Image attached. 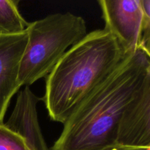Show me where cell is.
Segmentation results:
<instances>
[{
    "label": "cell",
    "mask_w": 150,
    "mask_h": 150,
    "mask_svg": "<svg viewBox=\"0 0 150 150\" xmlns=\"http://www.w3.org/2000/svg\"><path fill=\"white\" fill-rule=\"evenodd\" d=\"M150 76V56L141 48L117 68L72 113L50 150H103L117 145L125 108Z\"/></svg>",
    "instance_id": "1"
},
{
    "label": "cell",
    "mask_w": 150,
    "mask_h": 150,
    "mask_svg": "<svg viewBox=\"0 0 150 150\" xmlns=\"http://www.w3.org/2000/svg\"><path fill=\"white\" fill-rule=\"evenodd\" d=\"M126 56L117 40L97 29L66 51L46 76L42 100L52 121L64 124Z\"/></svg>",
    "instance_id": "2"
},
{
    "label": "cell",
    "mask_w": 150,
    "mask_h": 150,
    "mask_svg": "<svg viewBox=\"0 0 150 150\" xmlns=\"http://www.w3.org/2000/svg\"><path fill=\"white\" fill-rule=\"evenodd\" d=\"M18 84L29 86L45 78L66 51L87 35L86 21L70 12L48 15L29 23Z\"/></svg>",
    "instance_id": "3"
},
{
    "label": "cell",
    "mask_w": 150,
    "mask_h": 150,
    "mask_svg": "<svg viewBox=\"0 0 150 150\" xmlns=\"http://www.w3.org/2000/svg\"><path fill=\"white\" fill-rule=\"evenodd\" d=\"M106 31L118 41L125 55L139 48L142 10L140 0H99Z\"/></svg>",
    "instance_id": "4"
},
{
    "label": "cell",
    "mask_w": 150,
    "mask_h": 150,
    "mask_svg": "<svg viewBox=\"0 0 150 150\" xmlns=\"http://www.w3.org/2000/svg\"><path fill=\"white\" fill-rule=\"evenodd\" d=\"M117 145L150 147V76L122 114Z\"/></svg>",
    "instance_id": "5"
},
{
    "label": "cell",
    "mask_w": 150,
    "mask_h": 150,
    "mask_svg": "<svg viewBox=\"0 0 150 150\" xmlns=\"http://www.w3.org/2000/svg\"><path fill=\"white\" fill-rule=\"evenodd\" d=\"M27 42V34L0 35V125L18 84L20 64Z\"/></svg>",
    "instance_id": "6"
},
{
    "label": "cell",
    "mask_w": 150,
    "mask_h": 150,
    "mask_svg": "<svg viewBox=\"0 0 150 150\" xmlns=\"http://www.w3.org/2000/svg\"><path fill=\"white\" fill-rule=\"evenodd\" d=\"M42 100L25 86L17 96L16 105L4 126L21 137L31 150H50L42 136L37 111V104Z\"/></svg>",
    "instance_id": "7"
},
{
    "label": "cell",
    "mask_w": 150,
    "mask_h": 150,
    "mask_svg": "<svg viewBox=\"0 0 150 150\" xmlns=\"http://www.w3.org/2000/svg\"><path fill=\"white\" fill-rule=\"evenodd\" d=\"M18 0H0V35L25 32L29 23L18 10Z\"/></svg>",
    "instance_id": "8"
},
{
    "label": "cell",
    "mask_w": 150,
    "mask_h": 150,
    "mask_svg": "<svg viewBox=\"0 0 150 150\" xmlns=\"http://www.w3.org/2000/svg\"><path fill=\"white\" fill-rule=\"evenodd\" d=\"M0 150H31L25 141L4 125H0Z\"/></svg>",
    "instance_id": "9"
},
{
    "label": "cell",
    "mask_w": 150,
    "mask_h": 150,
    "mask_svg": "<svg viewBox=\"0 0 150 150\" xmlns=\"http://www.w3.org/2000/svg\"><path fill=\"white\" fill-rule=\"evenodd\" d=\"M140 4L142 22L139 48L150 56V0H140Z\"/></svg>",
    "instance_id": "10"
},
{
    "label": "cell",
    "mask_w": 150,
    "mask_h": 150,
    "mask_svg": "<svg viewBox=\"0 0 150 150\" xmlns=\"http://www.w3.org/2000/svg\"><path fill=\"white\" fill-rule=\"evenodd\" d=\"M103 150H150V147H132L121 145H114Z\"/></svg>",
    "instance_id": "11"
}]
</instances>
